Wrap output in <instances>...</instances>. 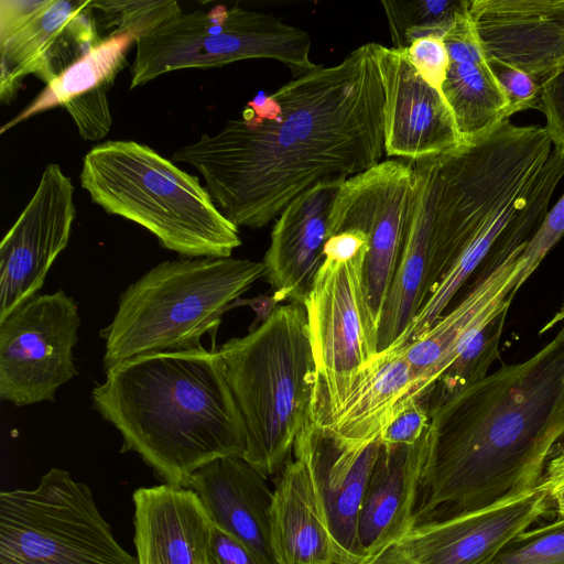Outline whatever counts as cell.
<instances>
[{
    "label": "cell",
    "instance_id": "1",
    "mask_svg": "<svg viewBox=\"0 0 564 564\" xmlns=\"http://www.w3.org/2000/svg\"><path fill=\"white\" fill-rule=\"evenodd\" d=\"M378 43L340 63L281 86L267 119L247 110L215 134L172 154L194 166L212 199L237 227L261 228L299 195L327 180H347L381 162L386 91Z\"/></svg>",
    "mask_w": 564,
    "mask_h": 564
},
{
    "label": "cell",
    "instance_id": "2",
    "mask_svg": "<svg viewBox=\"0 0 564 564\" xmlns=\"http://www.w3.org/2000/svg\"><path fill=\"white\" fill-rule=\"evenodd\" d=\"M430 417L414 524L536 488L564 438V326L533 356L487 375Z\"/></svg>",
    "mask_w": 564,
    "mask_h": 564
},
{
    "label": "cell",
    "instance_id": "3",
    "mask_svg": "<svg viewBox=\"0 0 564 564\" xmlns=\"http://www.w3.org/2000/svg\"><path fill=\"white\" fill-rule=\"evenodd\" d=\"M104 420L166 485L186 487L202 466L243 458L246 432L217 350L158 352L106 370L91 393Z\"/></svg>",
    "mask_w": 564,
    "mask_h": 564
},
{
    "label": "cell",
    "instance_id": "4",
    "mask_svg": "<svg viewBox=\"0 0 564 564\" xmlns=\"http://www.w3.org/2000/svg\"><path fill=\"white\" fill-rule=\"evenodd\" d=\"M217 351L245 426L243 459L265 477L276 475L311 420L316 368L304 305L274 306Z\"/></svg>",
    "mask_w": 564,
    "mask_h": 564
},
{
    "label": "cell",
    "instance_id": "5",
    "mask_svg": "<svg viewBox=\"0 0 564 564\" xmlns=\"http://www.w3.org/2000/svg\"><path fill=\"white\" fill-rule=\"evenodd\" d=\"M79 181L106 213L137 223L183 257L228 258L241 245L238 227L198 177L145 144L110 140L93 147Z\"/></svg>",
    "mask_w": 564,
    "mask_h": 564
},
{
    "label": "cell",
    "instance_id": "6",
    "mask_svg": "<svg viewBox=\"0 0 564 564\" xmlns=\"http://www.w3.org/2000/svg\"><path fill=\"white\" fill-rule=\"evenodd\" d=\"M264 275L263 262L180 258L150 269L120 295L101 330L105 370L139 356L204 350L230 304Z\"/></svg>",
    "mask_w": 564,
    "mask_h": 564
},
{
    "label": "cell",
    "instance_id": "7",
    "mask_svg": "<svg viewBox=\"0 0 564 564\" xmlns=\"http://www.w3.org/2000/svg\"><path fill=\"white\" fill-rule=\"evenodd\" d=\"M311 44L306 31L271 13L221 4L181 12L135 41L130 89L173 70L249 58L275 59L299 78L321 66L310 57Z\"/></svg>",
    "mask_w": 564,
    "mask_h": 564
},
{
    "label": "cell",
    "instance_id": "8",
    "mask_svg": "<svg viewBox=\"0 0 564 564\" xmlns=\"http://www.w3.org/2000/svg\"><path fill=\"white\" fill-rule=\"evenodd\" d=\"M0 564H138L91 489L51 468L33 489L0 492Z\"/></svg>",
    "mask_w": 564,
    "mask_h": 564
},
{
    "label": "cell",
    "instance_id": "9",
    "mask_svg": "<svg viewBox=\"0 0 564 564\" xmlns=\"http://www.w3.org/2000/svg\"><path fill=\"white\" fill-rule=\"evenodd\" d=\"M366 235L348 229L330 236L304 307L315 361V378L345 376L378 352L379 323L364 280Z\"/></svg>",
    "mask_w": 564,
    "mask_h": 564
},
{
    "label": "cell",
    "instance_id": "10",
    "mask_svg": "<svg viewBox=\"0 0 564 564\" xmlns=\"http://www.w3.org/2000/svg\"><path fill=\"white\" fill-rule=\"evenodd\" d=\"M416 191L414 163L388 159L344 181L332 209L329 237L348 229L360 230L367 237L365 290L379 325L410 227Z\"/></svg>",
    "mask_w": 564,
    "mask_h": 564
},
{
    "label": "cell",
    "instance_id": "11",
    "mask_svg": "<svg viewBox=\"0 0 564 564\" xmlns=\"http://www.w3.org/2000/svg\"><path fill=\"white\" fill-rule=\"evenodd\" d=\"M79 326L78 305L63 290L35 295L0 321V399L17 406L54 402L77 373Z\"/></svg>",
    "mask_w": 564,
    "mask_h": 564
},
{
    "label": "cell",
    "instance_id": "12",
    "mask_svg": "<svg viewBox=\"0 0 564 564\" xmlns=\"http://www.w3.org/2000/svg\"><path fill=\"white\" fill-rule=\"evenodd\" d=\"M104 37L91 0H0V100L10 105L25 76L50 84Z\"/></svg>",
    "mask_w": 564,
    "mask_h": 564
},
{
    "label": "cell",
    "instance_id": "13",
    "mask_svg": "<svg viewBox=\"0 0 564 564\" xmlns=\"http://www.w3.org/2000/svg\"><path fill=\"white\" fill-rule=\"evenodd\" d=\"M424 390L401 348L379 351L367 365L345 376L315 378L312 426L347 445H365L380 433L397 406Z\"/></svg>",
    "mask_w": 564,
    "mask_h": 564
},
{
    "label": "cell",
    "instance_id": "14",
    "mask_svg": "<svg viewBox=\"0 0 564 564\" xmlns=\"http://www.w3.org/2000/svg\"><path fill=\"white\" fill-rule=\"evenodd\" d=\"M74 185L48 164L0 245V321L37 295L56 257L69 241L76 216Z\"/></svg>",
    "mask_w": 564,
    "mask_h": 564
},
{
    "label": "cell",
    "instance_id": "15",
    "mask_svg": "<svg viewBox=\"0 0 564 564\" xmlns=\"http://www.w3.org/2000/svg\"><path fill=\"white\" fill-rule=\"evenodd\" d=\"M538 487L490 506L414 524L399 545L416 564H486L551 508Z\"/></svg>",
    "mask_w": 564,
    "mask_h": 564
},
{
    "label": "cell",
    "instance_id": "16",
    "mask_svg": "<svg viewBox=\"0 0 564 564\" xmlns=\"http://www.w3.org/2000/svg\"><path fill=\"white\" fill-rule=\"evenodd\" d=\"M467 11L489 65L540 85L564 65V0H467Z\"/></svg>",
    "mask_w": 564,
    "mask_h": 564
},
{
    "label": "cell",
    "instance_id": "17",
    "mask_svg": "<svg viewBox=\"0 0 564 564\" xmlns=\"http://www.w3.org/2000/svg\"><path fill=\"white\" fill-rule=\"evenodd\" d=\"M378 58L386 91V155L415 162L462 143L443 95L420 76L405 51L379 44Z\"/></svg>",
    "mask_w": 564,
    "mask_h": 564
},
{
    "label": "cell",
    "instance_id": "18",
    "mask_svg": "<svg viewBox=\"0 0 564 564\" xmlns=\"http://www.w3.org/2000/svg\"><path fill=\"white\" fill-rule=\"evenodd\" d=\"M380 438L347 445L316 431L311 422L297 435L293 452L306 460L328 531L341 564L361 561L358 519Z\"/></svg>",
    "mask_w": 564,
    "mask_h": 564
},
{
    "label": "cell",
    "instance_id": "19",
    "mask_svg": "<svg viewBox=\"0 0 564 564\" xmlns=\"http://www.w3.org/2000/svg\"><path fill=\"white\" fill-rule=\"evenodd\" d=\"M346 180H327L294 198L279 215L264 254V275L272 303L304 305L314 278L324 261L330 214Z\"/></svg>",
    "mask_w": 564,
    "mask_h": 564
},
{
    "label": "cell",
    "instance_id": "20",
    "mask_svg": "<svg viewBox=\"0 0 564 564\" xmlns=\"http://www.w3.org/2000/svg\"><path fill=\"white\" fill-rule=\"evenodd\" d=\"M527 246L503 249L479 268L480 274L448 313L416 340L401 349L423 380L424 392L449 366L462 345L497 311L502 301L518 291L521 254ZM420 397V398H421Z\"/></svg>",
    "mask_w": 564,
    "mask_h": 564
},
{
    "label": "cell",
    "instance_id": "21",
    "mask_svg": "<svg viewBox=\"0 0 564 564\" xmlns=\"http://www.w3.org/2000/svg\"><path fill=\"white\" fill-rule=\"evenodd\" d=\"M267 478L243 458L221 457L198 468L185 488L197 495L215 527L262 564H279L271 540L273 490Z\"/></svg>",
    "mask_w": 564,
    "mask_h": 564
},
{
    "label": "cell",
    "instance_id": "22",
    "mask_svg": "<svg viewBox=\"0 0 564 564\" xmlns=\"http://www.w3.org/2000/svg\"><path fill=\"white\" fill-rule=\"evenodd\" d=\"M132 501L138 564H206L214 524L192 489L141 487Z\"/></svg>",
    "mask_w": 564,
    "mask_h": 564
},
{
    "label": "cell",
    "instance_id": "23",
    "mask_svg": "<svg viewBox=\"0 0 564 564\" xmlns=\"http://www.w3.org/2000/svg\"><path fill=\"white\" fill-rule=\"evenodd\" d=\"M426 449L427 432L413 445L381 443L358 519L360 562L399 543L413 527Z\"/></svg>",
    "mask_w": 564,
    "mask_h": 564
},
{
    "label": "cell",
    "instance_id": "24",
    "mask_svg": "<svg viewBox=\"0 0 564 564\" xmlns=\"http://www.w3.org/2000/svg\"><path fill=\"white\" fill-rule=\"evenodd\" d=\"M276 474L271 506V540L279 564H341L318 503L304 457Z\"/></svg>",
    "mask_w": 564,
    "mask_h": 564
},
{
    "label": "cell",
    "instance_id": "25",
    "mask_svg": "<svg viewBox=\"0 0 564 564\" xmlns=\"http://www.w3.org/2000/svg\"><path fill=\"white\" fill-rule=\"evenodd\" d=\"M435 156L413 162L417 175L415 205L381 313L379 351L394 346L429 297Z\"/></svg>",
    "mask_w": 564,
    "mask_h": 564
},
{
    "label": "cell",
    "instance_id": "26",
    "mask_svg": "<svg viewBox=\"0 0 564 564\" xmlns=\"http://www.w3.org/2000/svg\"><path fill=\"white\" fill-rule=\"evenodd\" d=\"M442 95L454 116L462 142L510 120L509 101L486 58L449 59Z\"/></svg>",
    "mask_w": 564,
    "mask_h": 564
},
{
    "label": "cell",
    "instance_id": "27",
    "mask_svg": "<svg viewBox=\"0 0 564 564\" xmlns=\"http://www.w3.org/2000/svg\"><path fill=\"white\" fill-rule=\"evenodd\" d=\"M135 44L131 35L104 37L87 55L68 67L52 80L10 121L4 123L0 133L43 111L64 107V105L102 86L111 87L117 75L128 65L127 55Z\"/></svg>",
    "mask_w": 564,
    "mask_h": 564
},
{
    "label": "cell",
    "instance_id": "28",
    "mask_svg": "<svg viewBox=\"0 0 564 564\" xmlns=\"http://www.w3.org/2000/svg\"><path fill=\"white\" fill-rule=\"evenodd\" d=\"M513 295L509 294L490 318L462 345L449 366L420 398L429 412L488 375L499 354V341Z\"/></svg>",
    "mask_w": 564,
    "mask_h": 564
},
{
    "label": "cell",
    "instance_id": "29",
    "mask_svg": "<svg viewBox=\"0 0 564 564\" xmlns=\"http://www.w3.org/2000/svg\"><path fill=\"white\" fill-rule=\"evenodd\" d=\"M464 0L381 1L392 47L406 50L414 41L444 36Z\"/></svg>",
    "mask_w": 564,
    "mask_h": 564
},
{
    "label": "cell",
    "instance_id": "30",
    "mask_svg": "<svg viewBox=\"0 0 564 564\" xmlns=\"http://www.w3.org/2000/svg\"><path fill=\"white\" fill-rule=\"evenodd\" d=\"M91 7L100 13L98 26L109 30L106 37L131 35L135 41L183 12L175 0H91Z\"/></svg>",
    "mask_w": 564,
    "mask_h": 564
},
{
    "label": "cell",
    "instance_id": "31",
    "mask_svg": "<svg viewBox=\"0 0 564 564\" xmlns=\"http://www.w3.org/2000/svg\"><path fill=\"white\" fill-rule=\"evenodd\" d=\"M486 564H564V517L520 532Z\"/></svg>",
    "mask_w": 564,
    "mask_h": 564
},
{
    "label": "cell",
    "instance_id": "32",
    "mask_svg": "<svg viewBox=\"0 0 564 564\" xmlns=\"http://www.w3.org/2000/svg\"><path fill=\"white\" fill-rule=\"evenodd\" d=\"M111 87L102 86L85 93L64 105L72 116L80 137L86 141L105 138L112 124L108 91Z\"/></svg>",
    "mask_w": 564,
    "mask_h": 564
},
{
    "label": "cell",
    "instance_id": "33",
    "mask_svg": "<svg viewBox=\"0 0 564 564\" xmlns=\"http://www.w3.org/2000/svg\"><path fill=\"white\" fill-rule=\"evenodd\" d=\"M430 412L415 395L401 402L380 433V442L386 445H413L430 426Z\"/></svg>",
    "mask_w": 564,
    "mask_h": 564
},
{
    "label": "cell",
    "instance_id": "34",
    "mask_svg": "<svg viewBox=\"0 0 564 564\" xmlns=\"http://www.w3.org/2000/svg\"><path fill=\"white\" fill-rule=\"evenodd\" d=\"M564 235V193L547 212L543 223L521 254L522 270L518 290L540 265L547 252Z\"/></svg>",
    "mask_w": 564,
    "mask_h": 564
},
{
    "label": "cell",
    "instance_id": "35",
    "mask_svg": "<svg viewBox=\"0 0 564 564\" xmlns=\"http://www.w3.org/2000/svg\"><path fill=\"white\" fill-rule=\"evenodd\" d=\"M443 37H421L403 50L420 76L441 94L449 66V56Z\"/></svg>",
    "mask_w": 564,
    "mask_h": 564
},
{
    "label": "cell",
    "instance_id": "36",
    "mask_svg": "<svg viewBox=\"0 0 564 564\" xmlns=\"http://www.w3.org/2000/svg\"><path fill=\"white\" fill-rule=\"evenodd\" d=\"M553 144L564 149V65L540 85L538 107Z\"/></svg>",
    "mask_w": 564,
    "mask_h": 564
},
{
    "label": "cell",
    "instance_id": "37",
    "mask_svg": "<svg viewBox=\"0 0 564 564\" xmlns=\"http://www.w3.org/2000/svg\"><path fill=\"white\" fill-rule=\"evenodd\" d=\"M509 101L510 116L530 108L536 109L540 84L523 72L499 65H489Z\"/></svg>",
    "mask_w": 564,
    "mask_h": 564
},
{
    "label": "cell",
    "instance_id": "38",
    "mask_svg": "<svg viewBox=\"0 0 564 564\" xmlns=\"http://www.w3.org/2000/svg\"><path fill=\"white\" fill-rule=\"evenodd\" d=\"M206 564H262L245 545L213 525Z\"/></svg>",
    "mask_w": 564,
    "mask_h": 564
},
{
    "label": "cell",
    "instance_id": "39",
    "mask_svg": "<svg viewBox=\"0 0 564 564\" xmlns=\"http://www.w3.org/2000/svg\"><path fill=\"white\" fill-rule=\"evenodd\" d=\"M538 488L543 490L564 517V448L547 460Z\"/></svg>",
    "mask_w": 564,
    "mask_h": 564
},
{
    "label": "cell",
    "instance_id": "40",
    "mask_svg": "<svg viewBox=\"0 0 564 564\" xmlns=\"http://www.w3.org/2000/svg\"><path fill=\"white\" fill-rule=\"evenodd\" d=\"M356 564H416L401 549L399 543L392 544L377 555Z\"/></svg>",
    "mask_w": 564,
    "mask_h": 564
},
{
    "label": "cell",
    "instance_id": "41",
    "mask_svg": "<svg viewBox=\"0 0 564 564\" xmlns=\"http://www.w3.org/2000/svg\"><path fill=\"white\" fill-rule=\"evenodd\" d=\"M563 321L564 322V303H563V306L562 308L560 310V312L551 319V322L549 323V325H546L542 332H544L545 329L552 327L553 325H555V323H558Z\"/></svg>",
    "mask_w": 564,
    "mask_h": 564
}]
</instances>
